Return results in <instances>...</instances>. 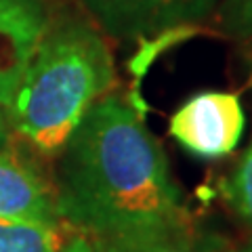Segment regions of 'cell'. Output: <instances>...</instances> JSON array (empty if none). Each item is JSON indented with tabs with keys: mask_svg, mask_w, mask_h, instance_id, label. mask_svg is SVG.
Here are the masks:
<instances>
[{
	"mask_svg": "<svg viewBox=\"0 0 252 252\" xmlns=\"http://www.w3.org/2000/svg\"><path fill=\"white\" fill-rule=\"evenodd\" d=\"M59 156L61 223L94 242L185 231L187 215L166 154L120 94L94 101Z\"/></svg>",
	"mask_w": 252,
	"mask_h": 252,
	"instance_id": "6da1fadb",
	"label": "cell"
},
{
	"mask_svg": "<svg viewBox=\"0 0 252 252\" xmlns=\"http://www.w3.org/2000/svg\"><path fill=\"white\" fill-rule=\"evenodd\" d=\"M112 84V53L97 30L82 21L61 23L42 38L6 105V118L34 149L57 156Z\"/></svg>",
	"mask_w": 252,
	"mask_h": 252,
	"instance_id": "7a4b0ae2",
	"label": "cell"
},
{
	"mask_svg": "<svg viewBox=\"0 0 252 252\" xmlns=\"http://www.w3.org/2000/svg\"><path fill=\"white\" fill-rule=\"evenodd\" d=\"M246 114L235 93L206 91L189 97L170 116L168 132L189 154L217 160L240 145Z\"/></svg>",
	"mask_w": 252,
	"mask_h": 252,
	"instance_id": "3957f363",
	"label": "cell"
},
{
	"mask_svg": "<svg viewBox=\"0 0 252 252\" xmlns=\"http://www.w3.org/2000/svg\"><path fill=\"white\" fill-rule=\"evenodd\" d=\"M219 0H84L109 36L120 40L154 38L193 26L215 11Z\"/></svg>",
	"mask_w": 252,
	"mask_h": 252,
	"instance_id": "277c9868",
	"label": "cell"
},
{
	"mask_svg": "<svg viewBox=\"0 0 252 252\" xmlns=\"http://www.w3.org/2000/svg\"><path fill=\"white\" fill-rule=\"evenodd\" d=\"M49 28L42 0H0V105L4 109Z\"/></svg>",
	"mask_w": 252,
	"mask_h": 252,
	"instance_id": "5b68a950",
	"label": "cell"
},
{
	"mask_svg": "<svg viewBox=\"0 0 252 252\" xmlns=\"http://www.w3.org/2000/svg\"><path fill=\"white\" fill-rule=\"evenodd\" d=\"M0 219L59 225L55 193L34 164L0 149Z\"/></svg>",
	"mask_w": 252,
	"mask_h": 252,
	"instance_id": "8992f818",
	"label": "cell"
},
{
	"mask_svg": "<svg viewBox=\"0 0 252 252\" xmlns=\"http://www.w3.org/2000/svg\"><path fill=\"white\" fill-rule=\"evenodd\" d=\"M59 242L61 223L0 219V252H57Z\"/></svg>",
	"mask_w": 252,
	"mask_h": 252,
	"instance_id": "52a82bcc",
	"label": "cell"
},
{
	"mask_svg": "<svg viewBox=\"0 0 252 252\" xmlns=\"http://www.w3.org/2000/svg\"><path fill=\"white\" fill-rule=\"evenodd\" d=\"M94 242V240H93ZM101 252H206L189 240L187 231H164L145 233L135 238L94 242Z\"/></svg>",
	"mask_w": 252,
	"mask_h": 252,
	"instance_id": "ba28073f",
	"label": "cell"
},
{
	"mask_svg": "<svg viewBox=\"0 0 252 252\" xmlns=\"http://www.w3.org/2000/svg\"><path fill=\"white\" fill-rule=\"evenodd\" d=\"M223 191L231 208L242 217L244 223L252 227V141L235 164L233 172L227 177Z\"/></svg>",
	"mask_w": 252,
	"mask_h": 252,
	"instance_id": "9c48e42d",
	"label": "cell"
},
{
	"mask_svg": "<svg viewBox=\"0 0 252 252\" xmlns=\"http://www.w3.org/2000/svg\"><path fill=\"white\" fill-rule=\"evenodd\" d=\"M220 28L238 40H252V0H223Z\"/></svg>",
	"mask_w": 252,
	"mask_h": 252,
	"instance_id": "30bf717a",
	"label": "cell"
},
{
	"mask_svg": "<svg viewBox=\"0 0 252 252\" xmlns=\"http://www.w3.org/2000/svg\"><path fill=\"white\" fill-rule=\"evenodd\" d=\"M57 252H101L89 235L74 229V227H61V242Z\"/></svg>",
	"mask_w": 252,
	"mask_h": 252,
	"instance_id": "8fae6325",
	"label": "cell"
},
{
	"mask_svg": "<svg viewBox=\"0 0 252 252\" xmlns=\"http://www.w3.org/2000/svg\"><path fill=\"white\" fill-rule=\"evenodd\" d=\"M9 130H11V124H9V118H6V109L0 105V149H4L6 143H9Z\"/></svg>",
	"mask_w": 252,
	"mask_h": 252,
	"instance_id": "7c38bea8",
	"label": "cell"
},
{
	"mask_svg": "<svg viewBox=\"0 0 252 252\" xmlns=\"http://www.w3.org/2000/svg\"><path fill=\"white\" fill-rule=\"evenodd\" d=\"M225 252H252V240L248 244H242V246H235V248H229Z\"/></svg>",
	"mask_w": 252,
	"mask_h": 252,
	"instance_id": "4fadbf2b",
	"label": "cell"
}]
</instances>
